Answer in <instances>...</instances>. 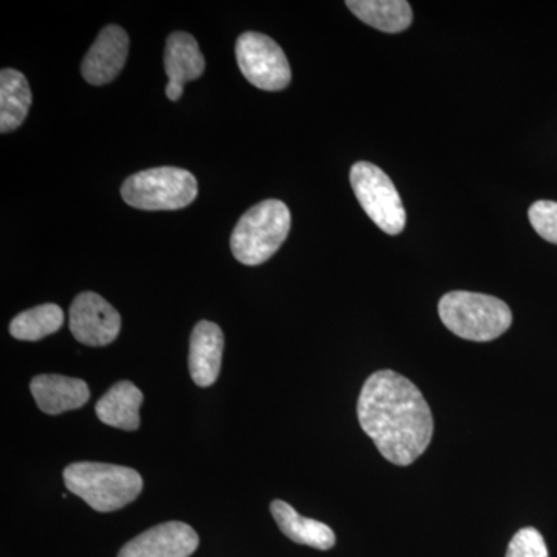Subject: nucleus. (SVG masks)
<instances>
[{"instance_id": "nucleus-4", "label": "nucleus", "mask_w": 557, "mask_h": 557, "mask_svg": "<svg viewBox=\"0 0 557 557\" xmlns=\"http://www.w3.org/2000/svg\"><path fill=\"white\" fill-rule=\"evenodd\" d=\"M292 214L284 201L265 200L249 208L231 236L234 258L248 267L260 265L276 255L288 237Z\"/></svg>"}, {"instance_id": "nucleus-8", "label": "nucleus", "mask_w": 557, "mask_h": 557, "mask_svg": "<svg viewBox=\"0 0 557 557\" xmlns=\"http://www.w3.org/2000/svg\"><path fill=\"white\" fill-rule=\"evenodd\" d=\"M70 332L84 346H109L119 338L121 317L119 311L94 292L76 296L70 307Z\"/></svg>"}, {"instance_id": "nucleus-9", "label": "nucleus", "mask_w": 557, "mask_h": 557, "mask_svg": "<svg viewBox=\"0 0 557 557\" xmlns=\"http://www.w3.org/2000/svg\"><path fill=\"white\" fill-rule=\"evenodd\" d=\"M199 534L188 523L164 522L149 528L120 549L119 557H189L199 548Z\"/></svg>"}, {"instance_id": "nucleus-21", "label": "nucleus", "mask_w": 557, "mask_h": 557, "mask_svg": "<svg viewBox=\"0 0 557 557\" xmlns=\"http://www.w3.org/2000/svg\"><path fill=\"white\" fill-rule=\"evenodd\" d=\"M183 95V86L175 83H168L166 86V97L170 98L171 101H177L182 98Z\"/></svg>"}, {"instance_id": "nucleus-13", "label": "nucleus", "mask_w": 557, "mask_h": 557, "mask_svg": "<svg viewBox=\"0 0 557 557\" xmlns=\"http://www.w3.org/2000/svg\"><path fill=\"white\" fill-rule=\"evenodd\" d=\"M271 515L276 520L278 530L296 544L307 547L327 549L335 547L336 536L332 528L319 520L304 518L292 505L284 500H274L270 505Z\"/></svg>"}, {"instance_id": "nucleus-10", "label": "nucleus", "mask_w": 557, "mask_h": 557, "mask_svg": "<svg viewBox=\"0 0 557 557\" xmlns=\"http://www.w3.org/2000/svg\"><path fill=\"white\" fill-rule=\"evenodd\" d=\"M127 54L129 36L119 25H108L87 51L81 73L91 86L112 83L126 64Z\"/></svg>"}, {"instance_id": "nucleus-18", "label": "nucleus", "mask_w": 557, "mask_h": 557, "mask_svg": "<svg viewBox=\"0 0 557 557\" xmlns=\"http://www.w3.org/2000/svg\"><path fill=\"white\" fill-rule=\"evenodd\" d=\"M64 325V311L57 304H44L35 309L22 311L10 324L13 338L20 341L44 339Z\"/></svg>"}, {"instance_id": "nucleus-5", "label": "nucleus", "mask_w": 557, "mask_h": 557, "mask_svg": "<svg viewBox=\"0 0 557 557\" xmlns=\"http://www.w3.org/2000/svg\"><path fill=\"white\" fill-rule=\"evenodd\" d=\"M199 193L197 180L180 168H153L131 175L121 196L132 208L145 211H175L188 207Z\"/></svg>"}, {"instance_id": "nucleus-15", "label": "nucleus", "mask_w": 557, "mask_h": 557, "mask_svg": "<svg viewBox=\"0 0 557 557\" xmlns=\"http://www.w3.org/2000/svg\"><path fill=\"white\" fill-rule=\"evenodd\" d=\"M205 67L207 62L196 38L188 33H172L164 50V69L170 83L185 86L189 81L199 79Z\"/></svg>"}, {"instance_id": "nucleus-14", "label": "nucleus", "mask_w": 557, "mask_h": 557, "mask_svg": "<svg viewBox=\"0 0 557 557\" xmlns=\"http://www.w3.org/2000/svg\"><path fill=\"white\" fill-rule=\"evenodd\" d=\"M143 392L131 381H120L106 392L104 397L95 406V412L108 426L137 431L141 418Z\"/></svg>"}, {"instance_id": "nucleus-12", "label": "nucleus", "mask_w": 557, "mask_h": 557, "mask_svg": "<svg viewBox=\"0 0 557 557\" xmlns=\"http://www.w3.org/2000/svg\"><path fill=\"white\" fill-rule=\"evenodd\" d=\"M30 391L36 405L47 416H60L83 408L90 399L86 381L62 375H38L32 380Z\"/></svg>"}, {"instance_id": "nucleus-20", "label": "nucleus", "mask_w": 557, "mask_h": 557, "mask_svg": "<svg viewBox=\"0 0 557 557\" xmlns=\"http://www.w3.org/2000/svg\"><path fill=\"white\" fill-rule=\"evenodd\" d=\"M507 557H548L544 536L536 528H522L509 542Z\"/></svg>"}, {"instance_id": "nucleus-2", "label": "nucleus", "mask_w": 557, "mask_h": 557, "mask_svg": "<svg viewBox=\"0 0 557 557\" xmlns=\"http://www.w3.org/2000/svg\"><path fill=\"white\" fill-rule=\"evenodd\" d=\"M64 483L70 493L83 498L95 511H116L141 494L138 471L120 465L78 461L64 469Z\"/></svg>"}, {"instance_id": "nucleus-16", "label": "nucleus", "mask_w": 557, "mask_h": 557, "mask_svg": "<svg viewBox=\"0 0 557 557\" xmlns=\"http://www.w3.org/2000/svg\"><path fill=\"white\" fill-rule=\"evenodd\" d=\"M32 90L24 73L3 69L0 73V132L17 129L32 108Z\"/></svg>"}, {"instance_id": "nucleus-11", "label": "nucleus", "mask_w": 557, "mask_h": 557, "mask_svg": "<svg viewBox=\"0 0 557 557\" xmlns=\"http://www.w3.org/2000/svg\"><path fill=\"white\" fill-rule=\"evenodd\" d=\"M223 347L225 338L218 324L200 321L194 327L189 344V373L197 386L209 387L218 381Z\"/></svg>"}, {"instance_id": "nucleus-19", "label": "nucleus", "mask_w": 557, "mask_h": 557, "mask_svg": "<svg viewBox=\"0 0 557 557\" xmlns=\"http://www.w3.org/2000/svg\"><path fill=\"white\" fill-rule=\"evenodd\" d=\"M531 225L539 236L557 245V201L539 200L528 211Z\"/></svg>"}, {"instance_id": "nucleus-3", "label": "nucleus", "mask_w": 557, "mask_h": 557, "mask_svg": "<svg viewBox=\"0 0 557 557\" xmlns=\"http://www.w3.org/2000/svg\"><path fill=\"white\" fill-rule=\"evenodd\" d=\"M438 314L454 335L475 343L497 339L511 327L512 313L496 296L449 292L440 299Z\"/></svg>"}, {"instance_id": "nucleus-17", "label": "nucleus", "mask_w": 557, "mask_h": 557, "mask_svg": "<svg viewBox=\"0 0 557 557\" xmlns=\"http://www.w3.org/2000/svg\"><path fill=\"white\" fill-rule=\"evenodd\" d=\"M346 5L359 21L380 32H405L412 24V9L406 0H348Z\"/></svg>"}, {"instance_id": "nucleus-1", "label": "nucleus", "mask_w": 557, "mask_h": 557, "mask_svg": "<svg viewBox=\"0 0 557 557\" xmlns=\"http://www.w3.org/2000/svg\"><path fill=\"white\" fill-rule=\"evenodd\" d=\"M358 420L381 456L409 467L423 456L434 435V418L420 388L394 370L366 380L358 398Z\"/></svg>"}, {"instance_id": "nucleus-6", "label": "nucleus", "mask_w": 557, "mask_h": 557, "mask_svg": "<svg viewBox=\"0 0 557 557\" xmlns=\"http://www.w3.org/2000/svg\"><path fill=\"white\" fill-rule=\"evenodd\" d=\"M355 196L381 231L397 236L406 226V209L391 177L375 164L359 161L350 171Z\"/></svg>"}, {"instance_id": "nucleus-7", "label": "nucleus", "mask_w": 557, "mask_h": 557, "mask_svg": "<svg viewBox=\"0 0 557 557\" xmlns=\"http://www.w3.org/2000/svg\"><path fill=\"white\" fill-rule=\"evenodd\" d=\"M236 58L242 75L260 90H284L292 81L287 57L270 36L244 33L237 39Z\"/></svg>"}]
</instances>
